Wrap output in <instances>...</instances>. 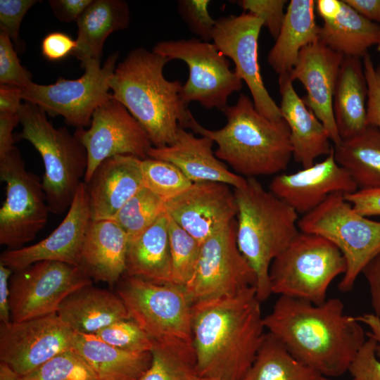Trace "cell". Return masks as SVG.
<instances>
[{
	"label": "cell",
	"instance_id": "ac0fdd59",
	"mask_svg": "<svg viewBox=\"0 0 380 380\" xmlns=\"http://www.w3.org/2000/svg\"><path fill=\"white\" fill-rule=\"evenodd\" d=\"M90 220L87 188L82 182L65 217L47 237L29 246L4 251L0 256V262L13 271L44 260L79 267L82 247Z\"/></svg>",
	"mask_w": 380,
	"mask_h": 380
},
{
	"label": "cell",
	"instance_id": "681fc988",
	"mask_svg": "<svg viewBox=\"0 0 380 380\" xmlns=\"http://www.w3.org/2000/svg\"><path fill=\"white\" fill-rule=\"evenodd\" d=\"M92 0H50L51 10L56 18L63 22L77 21Z\"/></svg>",
	"mask_w": 380,
	"mask_h": 380
},
{
	"label": "cell",
	"instance_id": "5b68a950",
	"mask_svg": "<svg viewBox=\"0 0 380 380\" xmlns=\"http://www.w3.org/2000/svg\"><path fill=\"white\" fill-rule=\"evenodd\" d=\"M234 193L238 206L237 245L255 272L256 293L262 302L272 294V262L300 232L298 214L255 177L246 178Z\"/></svg>",
	"mask_w": 380,
	"mask_h": 380
},
{
	"label": "cell",
	"instance_id": "60d3db41",
	"mask_svg": "<svg viewBox=\"0 0 380 380\" xmlns=\"http://www.w3.org/2000/svg\"><path fill=\"white\" fill-rule=\"evenodd\" d=\"M209 0H179L177 11L189 29L199 39L210 42L217 20L208 12Z\"/></svg>",
	"mask_w": 380,
	"mask_h": 380
},
{
	"label": "cell",
	"instance_id": "ee69618b",
	"mask_svg": "<svg viewBox=\"0 0 380 380\" xmlns=\"http://www.w3.org/2000/svg\"><path fill=\"white\" fill-rule=\"evenodd\" d=\"M367 338L353 358L348 372L357 380H380V361L377 359V343Z\"/></svg>",
	"mask_w": 380,
	"mask_h": 380
},
{
	"label": "cell",
	"instance_id": "83f0119b",
	"mask_svg": "<svg viewBox=\"0 0 380 380\" xmlns=\"http://www.w3.org/2000/svg\"><path fill=\"white\" fill-rule=\"evenodd\" d=\"M312 0H291L275 43L267 55V63L279 75L289 74L300 51L319 41L320 26L315 16Z\"/></svg>",
	"mask_w": 380,
	"mask_h": 380
},
{
	"label": "cell",
	"instance_id": "ffe728a7",
	"mask_svg": "<svg viewBox=\"0 0 380 380\" xmlns=\"http://www.w3.org/2000/svg\"><path fill=\"white\" fill-rule=\"evenodd\" d=\"M269 189L303 215L315 209L332 194H346L358 190L350 175L336 162L334 148L319 163L293 173L277 175Z\"/></svg>",
	"mask_w": 380,
	"mask_h": 380
},
{
	"label": "cell",
	"instance_id": "d6a6232c",
	"mask_svg": "<svg viewBox=\"0 0 380 380\" xmlns=\"http://www.w3.org/2000/svg\"><path fill=\"white\" fill-rule=\"evenodd\" d=\"M336 162L358 189L380 188V130L367 126L359 134L334 147Z\"/></svg>",
	"mask_w": 380,
	"mask_h": 380
},
{
	"label": "cell",
	"instance_id": "7a4b0ae2",
	"mask_svg": "<svg viewBox=\"0 0 380 380\" xmlns=\"http://www.w3.org/2000/svg\"><path fill=\"white\" fill-rule=\"evenodd\" d=\"M192 342L204 379L241 380L265 336L255 286L192 305Z\"/></svg>",
	"mask_w": 380,
	"mask_h": 380
},
{
	"label": "cell",
	"instance_id": "4dcf8cb0",
	"mask_svg": "<svg viewBox=\"0 0 380 380\" xmlns=\"http://www.w3.org/2000/svg\"><path fill=\"white\" fill-rule=\"evenodd\" d=\"M72 348L99 380H139L149 367L151 353H135L113 347L95 335L74 334Z\"/></svg>",
	"mask_w": 380,
	"mask_h": 380
},
{
	"label": "cell",
	"instance_id": "11a10c76",
	"mask_svg": "<svg viewBox=\"0 0 380 380\" xmlns=\"http://www.w3.org/2000/svg\"><path fill=\"white\" fill-rule=\"evenodd\" d=\"M366 19L380 25V0H343Z\"/></svg>",
	"mask_w": 380,
	"mask_h": 380
},
{
	"label": "cell",
	"instance_id": "f907efd6",
	"mask_svg": "<svg viewBox=\"0 0 380 380\" xmlns=\"http://www.w3.org/2000/svg\"><path fill=\"white\" fill-rule=\"evenodd\" d=\"M362 274L369 285L373 314L380 319V253L368 262Z\"/></svg>",
	"mask_w": 380,
	"mask_h": 380
},
{
	"label": "cell",
	"instance_id": "b9f144b4",
	"mask_svg": "<svg viewBox=\"0 0 380 380\" xmlns=\"http://www.w3.org/2000/svg\"><path fill=\"white\" fill-rule=\"evenodd\" d=\"M32 82V75L20 64L11 39L0 30V84L22 89Z\"/></svg>",
	"mask_w": 380,
	"mask_h": 380
},
{
	"label": "cell",
	"instance_id": "bcb514c9",
	"mask_svg": "<svg viewBox=\"0 0 380 380\" xmlns=\"http://www.w3.org/2000/svg\"><path fill=\"white\" fill-rule=\"evenodd\" d=\"M362 58L367 85V123L380 130V65H375L369 53Z\"/></svg>",
	"mask_w": 380,
	"mask_h": 380
},
{
	"label": "cell",
	"instance_id": "8fae6325",
	"mask_svg": "<svg viewBox=\"0 0 380 380\" xmlns=\"http://www.w3.org/2000/svg\"><path fill=\"white\" fill-rule=\"evenodd\" d=\"M0 178L6 198L0 208V244L18 249L45 227L50 213L41 179L27 170L14 146L0 156Z\"/></svg>",
	"mask_w": 380,
	"mask_h": 380
},
{
	"label": "cell",
	"instance_id": "7c38bea8",
	"mask_svg": "<svg viewBox=\"0 0 380 380\" xmlns=\"http://www.w3.org/2000/svg\"><path fill=\"white\" fill-rule=\"evenodd\" d=\"M118 52L101 61L90 60L82 68L84 73L76 80L59 77L54 84L30 82L22 88L25 101L35 104L51 116L61 115L77 129L89 127L96 109L111 96L109 80L117 66Z\"/></svg>",
	"mask_w": 380,
	"mask_h": 380
},
{
	"label": "cell",
	"instance_id": "91938a15",
	"mask_svg": "<svg viewBox=\"0 0 380 380\" xmlns=\"http://www.w3.org/2000/svg\"><path fill=\"white\" fill-rule=\"evenodd\" d=\"M376 49L380 53V37H379V42H378V43L376 44Z\"/></svg>",
	"mask_w": 380,
	"mask_h": 380
},
{
	"label": "cell",
	"instance_id": "4fadbf2b",
	"mask_svg": "<svg viewBox=\"0 0 380 380\" xmlns=\"http://www.w3.org/2000/svg\"><path fill=\"white\" fill-rule=\"evenodd\" d=\"M92 284L80 267L57 261H39L13 271L9 281L11 322H20L57 313L76 290Z\"/></svg>",
	"mask_w": 380,
	"mask_h": 380
},
{
	"label": "cell",
	"instance_id": "836d02e7",
	"mask_svg": "<svg viewBox=\"0 0 380 380\" xmlns=\"http://www.w3.org/2000/svg\"><path fill=\"white\" fill-rule=\"evenodd\" d=\"M241 380H332L295 358L272 335L265 334L255 360Z\"/></svg>",
	"mask_w": 380,
	"mask_h": 380
},
{
	"label": "cell",
	"instance_id": "e575fe53",
	"mask_svg": "<svg viewBox=\"0 0 380 380\" xmlns=\"http://www.w3.org/2000/svg\"><path fill=\"white\" fill-rule=\"evenodd\" d=\"M151 362L139 380H204L192 346L153 341Z\"/></svg>",
	"mask_w": 380,
	"mask_h": 380
},
{
	"label": "cell",
	"instance_id": "8d00e7d4",
	"mask_svg": "<svg viewBox=\"0 0 380 380\" xmlns=\"http://www.w3.org/2000/svg\"><path fill=\"white\" fill-rule=\"evenodd\" d=\"M144 187L166 203L186 191L193 184L173 164L148 158L141 160Z\"/></svg>",
	"mask_w": 380,
	"mask_h": 380
},
{
	"label": "cell",
	"instance_id": "30bf717a",
	"mask_svg": "<svg viewBox=\"0 0 380 380\" xmlns=\"http://www.w3.org/2000/svg\"><path fill=\"white\" fill-rule=\"evenodd\" d=\"M152 51L170 61L181 60L188 66V79L180 92L186 106L196 101L206 109L222 111L229 97L242 89L243 80L213 42L198 38L165 40L157 43Z\"/></svg>",
	"mask_w": 380,
	"mask_h": 380
},
{
	"label": "cell",
	"instance_id": "1f68e13d",
	"mask_svg": "<svg viewBox=\"0 0 380 380\" xmlns=\"http://www.w3.org/2000/svg\"><path fill=\"white\" fill-rule=\"evenodd\" d=\"M337 18L320 26L319 41L343 56L363 58L377 44L380 25L362 17L343 0Z\"/></svg>",
	"mask_w": 380,
	"mask_h": 380
},
{
	"label": "cell",
	"instance_id": "277c9868",
	"mask_svg": "<svg viewBox=\"0 0 380 380\" xmlns=\"http://www.w3.org/2000/svg\"><path fill=\"white\" fill-rule=\"evenodd\" d=\"M222 112L227 123L219 129L205 128L193 115L187 125L217 144V158L229 164L236 174L247 178L274 175L287 167L293 156L290 131L284 118H266L244 94Z\"/></svg>",
	"mask_w": 380,
	"mask_h": 380
},
{
	"label": "cell",
	"instance_id": "9c48e42d",
	"mask_svg": "<svg viewBox=\"0 0 380 380\" xmlns=\"http://www.w3.org/2000/svg\"><path fill=\"white\" fill-rule=\"evenodd\" d=\"M118 295L130 319L154 342L193 346L192 305L185 286L123 275Z\"/></svg>",
	"mask_w": 380,
	"mask_h": 380
},
{
	"label": "cell",
	"instance_id": "d6986e66",
	"mask_svg": "<svg viewBox=\"0 0 380 380\" xmlns=\"http://www.w3.org/2000/svg\"><path fill=\"white\" fill-rule=\"evenodd\" d=\"M166 213L201 244L234 220L238 206L228 184L195 182L184 193L165 203Z\"/></svg>",
	"mask_w": 380,
	"mask_h": 380
},
{
	"label": "cell",
	"instance_id": "e0dca14e",
	"mask_svg": "<svg viewBox=\"0 0 380 380\" xmlns=\"http://www.w3.org/2000/svg\"><path fill=\"white\" fill-rule=\"evenodd\" d=\"M75 332L53 313L0 325V362L18 377L32 372L58 353L72 348Z\"/></svg>",
	"mask_w": 380,
	"mask_h": 380
},
{
	"label": "cell",
	"instance_id": "6f0895ef",
	"mask_svg": "<svg viewBox=\"0 0 380 380\" xmlns=\"http://www.w3.org/2000/svg\"><path fill=\"white\" fill-rule=\"evenodd\" d=\"M357 320L368 327L369 332L367 335L372 336L377 343L376 355L380 356V319L373 313H366L357 317Z\"/></svg>",
	"mask_w": 380,
	"mask_h": 380
},
{
	"label": "cell",
	"instance_id": "db71d44e",
	"mask_svg": "<svg viewBox=\"0 0 380 380\" xmlns=\"http://www.w3.org/2000/svg\"><path fill=\"white\" fill-rule=\"evenodd\" d=\"M21 99V88L0 84V113H18Z\"/></svg>",
	"mask_w": 380,
	"mask_h": 380
},
{
	"label": "cell",
	"instance_id": "6da1fadb",
	"mask_svg": "<svg viewBox=\"0 0 380 380\" xmlns=\"http://www.w3.org/2000/svg\"><path fill=\"white\" fill-rule=\"evenodd\" d=\"M263 324L295 358L331 379L348 372L367 340L362 324L337 298L315 305L279 296Z\"/></svg>",
	"mask_w": 380,
	"mask_h": 380
},
{
	"label": "cell",
	"instance_id": "4316f807",
	"mask_svg": "<svg viewBox=\"0 0 380 380\" xmlns=\"http://www.w3.org/2000/svg\"><path fill=\"white\" fill-rule=\"evenodd\" d=\"M125 275L156 284H172L165 211L143 233L128 241Z\"/></svg>",
	"mask_w": 380,
	"mask_h": 380
},
{
	"label": "cell",
	"instance_id": "5bb4252c",
	"mask_svg": "<svg viewBox=\"0 0 380 380\" xmlns=\"http://www.w3.org/2000/svg\"><path fill=\"white\" fill-rule=\"evenodd\" d=\"M255 285V272L237 245L234 219L201 244L196 269L185 289L194 304Z\"/></svg>",
	"mask_w": 380,
	"mask_h": 380
},
{
	"label": "cell",
	"instance_id": "c3c4849f",
	"mask_svg": "<svg viewBox=\"0 0 380 380\" xmlns=\"http://www.w3.org/2000/svg\"><path fill=\"white\" fill-rule=\"evenodd\" d=\"M344 197L358 213L368 217L380 215V188L358 189Z\"/></svg>",
	"mask_w": 380,
	"mask_h": 380
},
{
	"label": "cell",
	"instance_id": "3957f363",
	"mask_svg": "<svg viewBox=\"0 0 380 380\" xmlns=\"http://www.w3.org/2000/svg\"><path fill=\"white\" fill-rule=\"evenodd\" d=\"M167 58L143 47L132 50L109 80L112 96L140 123L153 147L170 145L192 115L183 103L182 82L163 74Z\"/></svg>",
	"mask_w": 380,
	"mask_h": 380
},
{
	"label": "cell",
	"instance_id": "f6af8a7d",
	"mask_svg": "<svg viewBox=\"0 0 380 380\" xmlns=\"http://www.w3.org/2000/svg\"><path fill=\"white\" fill-rule=\"evenodd\" d=\"M38 1L0 0V30L6 32L17 48L20 47L19 31L27 11Z\"/></svg>",
	"mask_w": 380,
	"mask_h": 380
},
{
	"label": "cell",
	"instance_id": "2e32d148",
	"mask_svg": "<svg viewBox=\"0 0 380 380\" xmlns=\"http://www.w3.org/2000/svg\"><path fill=\"white\" fill-rule=\"evenodd\" d=\"M262 20L243 12L217 20L212 42L234 65V70L246 82L255 109L271 120L282 119L279 106L267 90L258 62V39Z\"/></svg>",
	"mask_w": 380,
	"mask_h": 380
},
{
	"label": "cell",
	"instance_id": "7dc6e473",
	"mask_svg": "<svg viewBox=\"0 0 380 380\" xmlns=\"http://www.w3.org/2000/svg\"><path fill=\"white\" fill-rule=\"evenodd\" d=\"M77 47V42L61 32L46 34L42 42V53L48 61H58L72 55Z\"/></svg>",
	"mask_w": 380,
	"mask_h": 380
},
{
	"label": "cell",
	"instance_id": "44dd1931",
	"mask_svg": "<svg viewBox=\"0 0 380 380\" xmlns=\"http://www.w3.org/2000/svg\"><path fill=\"white\" fill-rule=\"evenodd\" d=\"M343 58L318 41L301 49L289 74L292 82L298 80L305 87L307 94L303 101L323 123L334 146L342 141L334 119L333 99Z\"/></svg>",
	"mask_w": 380,
	"mask_h": 380
},
{
	"label": "cell",
	"instance_id": "7402d4cb",
	"mask_svg": "<svg viewBox=\"0 0 380 380\" xmlns=\"http://www.w3.org/2000/svg\"><path fill=\"white\" fill-rule=\"evenodd\" d=\"M141 160L118 155L105 160L86 183L90 219H113L119 210L144 187Z\"/></svg>",
	"mask_w": 380,
	"mask_h": 380
},
{
	"label": "cell",
	"instance_id": "d590c367",
	"mask_svg": "<svg viewBox=\"0 0 380 380\" xmlns=\"http://www.w3.org/2000/svg\"><path fill=\"white\" fill-rule=\"evenodd\" d=\"M165 211V202L143 187L119 210L113 220L125 231L129 241L147 229Z\"/></svg>",
	"mask_w": 380,
	"mask_h": 380
},
{
	"label": "cell",
	"instance_id": "d4e9b609",
	"mask_svg": "<svg viewBox=\"0 0 380 380\" xmlns=\"http://www.w3.org/2000/svg\"><path fill=\"white\" fill-rule=\"evenodd\" d=\"M128 239L113 219L90 220L79 267L93 280L113 286L126 272Z\"/></svg>",
	"mask_w": 380,
	"mask_h": 380
},
{
	"label": "cell",
	"instance_id": "603a6c76",
	"mask_svg": "<svg viewBox=\"0 0 380 380\" xmlns=\"http://www.w3.org/2000/svg\"><path fill=\"white\" fill-rule=\"evenodd\" d=\"M214 142L204 136L196 137L179 127L172 144L152 147L148 158L169 162L178 167L193 183L221 182L234 188L243 186L246 178L232 172L215 155Z\"/></svg>",
	"mask_w": 380,
	"mask_h": 380
},
{
	"label": "cell",
	"instance_id": "816d5d0a",
	"mask_svg": "<svg viewBox=\"0 0 380 380\" xmlns=\"http://www.w3.org/2000/svg\"><path fill=\"white\" fill-rule=\"evenodd\" d=\"M18 122V113H0V156L15 146L13 131Z\"/></svg>",
	"mask_w": 380,
	"mask_h": 380
},
{
	"label": "cell",
	"instance_id": "f5cc1de1",
	"mask_svg": "<svg viewBox=\"0 0 380 380\" xmlns=\"http://www.w3.org/2000/svg\"><path fill=\"white\" fill-rule=\"evenodd\" d=\"M13 270L0 262V320L2 324L11 322L9 281Z\"/></svg>",
	"mask_w": 380,
	"mask_h": 380
},
{
	"label": "cell",
	"instance_id": "484cf974",
	"mask_svg": "<svg viewBox=\"0 0 380 380\" xmlns=\"http://www.w3.org/2000/svg\"><path fill=\"white\" fill-rule=\"evenodd\" d=\"M57 314L74 332L91 335L115 322L130 319L118 294L92 284L66 297Z\"/></svg>",
	"mask_w": 380,
	"mask_h": 380
},
{
	"label": "cell",
	"instance_id": "f1b7e54d",
	"mask_svg": "<svg viewBox=\"0 0 380 380\" xmlns=\"http://www.w3.org/2000/svg\"><path fill=\"white\" fill-rule=\"evenodd\" d=\"M130 20L128 4L122 0H92L77 19V47L72 53L82 67L101 61L103 47L113 32L126 29Z\"/></svg>",
	"mask_w": 380,
	"mask_h": 380
},
{
	"label": "cell",
	"instance_id": "9a60e30c",
	"mask_svg": "<svg viewBox=\"0 0 380 380\" xmlns=\"http://www.w3.org/2000/svg\"><path fill=\"white\" fill-rule=\"evenodd\" d=\"M74 135L87 153L85 184L105 160L118 155L146 159L153 147L140 123L113 96L96 109L89 128L77 129Z\"/></svg>",
	"mask_w": 380,
	"mask_h": 380
},
{
	"label": "cell",
	"instance_id": "f35d334b",
	"mask_svg": "<svg viewBox=\"0 0 380 380\" xmlns=\"http://www.w3.org/2000/svg\"><path fill=\"white\" fill-rule=\"evenodd\" d=\"M18 380H99L73 348L64 350Z\"/></svg>",
	"mask_w": 380,
	"mask_h": 380
},
{
	"label": "cell",
	"instance_id": "f546056e",
	"mask_svg": "<svg viewBox=\"0 0 380 380\" xmlns=\"http://www.w3.org/2000/svg\"><path fill=\"white\" fill-rule=\"evenodd\" d=\"M367 85L360 58L344 56L333 99V111L342 140L367 127Z\"/></svg>",
	"mask_w": 380,
	"mask_h": 380
},
{
	"label": "cell",
	"instance_id": "74e56055",
	"mask_svg": "<svg viewBox=\"0 0 380 380\" xmlns=\"http://www.w3.org/2000/svg\"><path fill=\"white\" fill-rule=\"evenodd\" d=\"M167 216L172 259V284L185 286L196 269L201 244L167 213Z\"/></svg>",
	"mask_w": 380,
	"mask_h": 380
},
{
	"label": "cell",
	"instance_id": "6125c7cd",
	"mask_svg": "<svg viewBox=\"0 0 380 380\" xmlns=\"http://www.w3.org/2000/svg\"><path fill=\"white\" fill-rule=\"evenodd\" d=\"M351 380H357V379L353 378Z\"/></svg>",
	"mask_w": 380,
	"mask_h": 380
},
{
	"label": "cell",
	"instance_id": "9f6ffc18",
	"mask_svg": "<svg viewBox=\"0 0 380 380\" xmlns=\"http://www.w3.org/2000/svg\"><path fill=\"white\" fill-rule=\"evenodd\" d=\"M342 0H317L315 8L324 22L333 21L337 18L342 9Z\"/></svg>",
	"mask_w": 380,
	"mask_h": 380
},
{
	"label": "cell",
	"instance_id": "cb8c5ba5",
	"mask_svg": "<svg viewBox=\"0 0 380 380\" xmlns=\"http://www.w3.org/2000/svg\"><path fill=\"white\" fill-rule=\"evenodd\" d=\"M280 110L290 131L292 156L303 168L312 165L333 147L328 130L296 93L289 74L278 77Z\"/></svg>",
	"mask_w": 380,
	"mask_h": 380
},
{
	"label": "cell",
	"instance_id": "680465c9",
	"mask_svg": "<svg viewBox=\"0 0 380 380\" xmlns=\"http://www.w3.org/2000/svg\"><path fill=\"white\" fill-rule=\"evenodd\" d=\"M0 380H18V376L8 366L0 362Z\"/></svg>",
	"mask_w": 380,
	"mask_h": 380
},
{
	"label": "cell",
	"instance_id": "52a82bcc",
	"mask_svg": "<svg viewBox=\"0 0 380 380\" xmlns=\"http://www.w3.org/2000/svg\"><path fill=\"white\" fill-rule=\"evenodd\" d=\"M346 267L343 255L332 242L300 232L271 264V291L319 305L327 300L330 284Z\"/></svg>",
	"mask_w": 380,
	"mask_h": 380
},
{
	"label": "cell",
	"instance_id": "94428289",
	"mask_svg": "<svg viewBox=\"0 0 380 380\" xmlns=\"http://www.w3.org/2000/svg\"><path fill=\"white\" fill-rule=\"evenodd\" d=\"M204 380H215V379H205Z\"/></svg>",
	"mask_w": 380,
	"mask_h": 380
},
{
	"label": "cell",
	"instance_id": "ab89813d",
	"mask_svg": "<svg viewBox=\"0 0 380 380\" xmlns=\"http://www.w3.org/2000/svg\"><path fill=\"white\" fill-rule=\"evenodd\" d=\"M94 335L108 345L130 353H148L153 346V341L132 319L115 322Z\"/></svg>",
	"mask_w": 380,
	"mask_h": 380
},
{
	"label": "cell",
	"instance_id": "8992f818",
	"mask_svg": "<svg viewBox=\"0 0 380 380\" xmlns=\"http://www.w3.org/2000/svg\"><path fill=\"white\" fill-rule=\"evenodd\" d=\"M18 115L23 126L19 137L31 143L42 158V182L49 211L62 214L69 209L84 179L87 151L66 127L56 128L39 106L25 101Z\"/></svg>",
	"mask_w": 380,
	"mask_h": 380
},
{
	"label": "cell",
	"instance_id": "7bdbcfd3",
	"mask_svg": "<svg viewBox=\"0 0 380 380\" xmlns=\"http://www.w3.org/2000/svg\"><path fill=\"white\" fill-rule=\"evenodd\" d=\"M236 2L245 13L262 20L270 34L277 39L285 18L286 0H241Z\"/></svg>",
	"mask_w": 380,
	"mask_h": 380
},
{
	"label": "cell",
	"instance_id": "ba28073f",
	"mask_svg": "<svg viewBox=\"0 0 380 380\" xmlns=\"http://www.w3.org/2000/svg\"><path fill=\"white\" fill-rule=\"evenodd\" d=\"M298 228L327 239L342 253L347 265L338 284L342 292L353 289L364 267L380 253V222L355 211L342 193L331 194L303 215Z\"/></svg>",
	"mask_w": 380,
	"mask_h": 380
}]
</instances>
